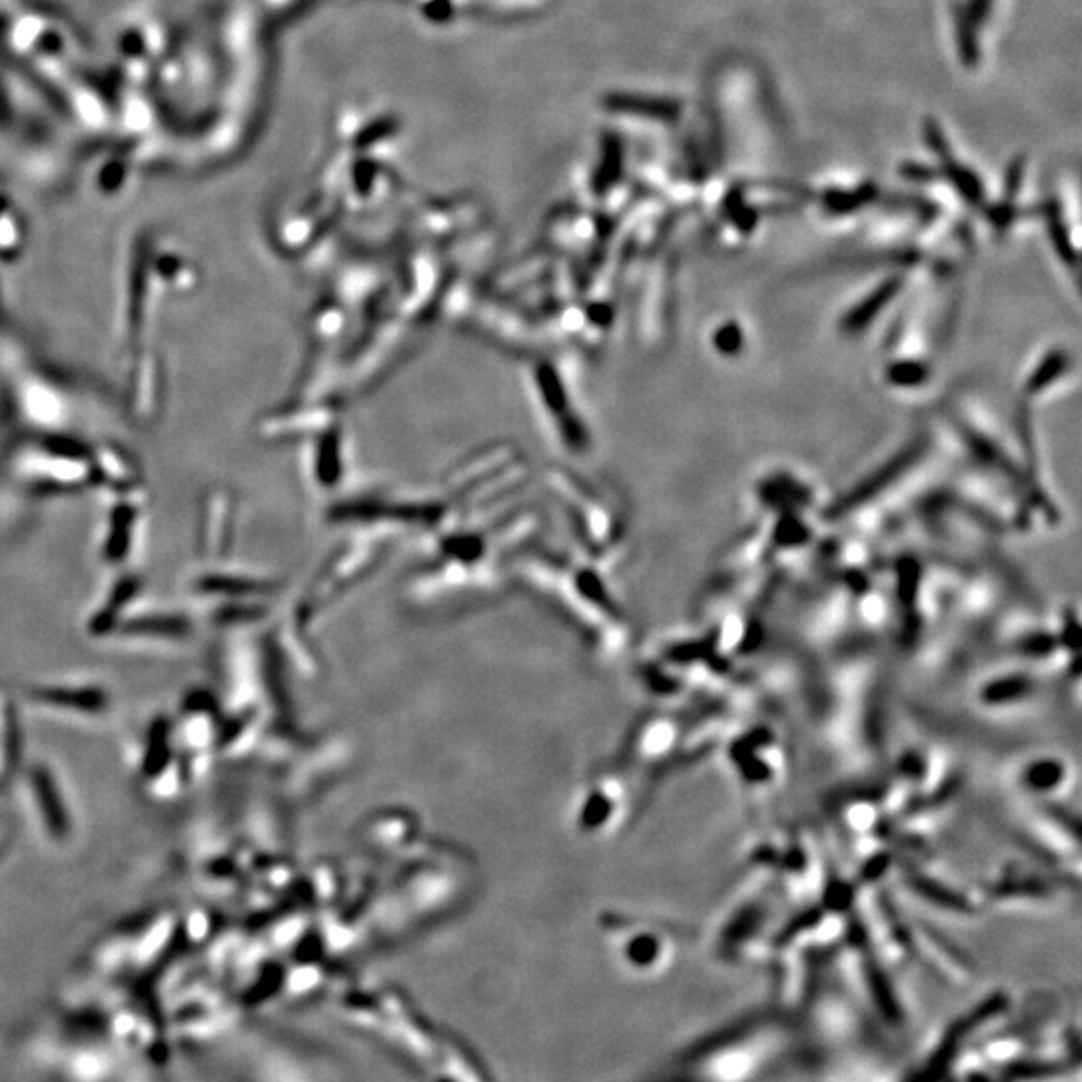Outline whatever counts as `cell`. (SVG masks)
<instances>
[{
    "label": "cell",
    "mask_w": 1082,
    "mask_h": 1082,
    "mask_svg": "<svg viewBox=\"0 0 1082 1082\" xmlns=\"http://www.w3.org/2000/svg\"><path fill=\"white\" fill-rule=\"evenodd\" d=\"M1074 375V357L1064 345H1052L1038 353L1026 371L1022 389L1028 399L1050 397L1058 385Z\"/></svg>",
    "instance_id": "1"
},
{
    "label": "cell",
    "mask_w": 1082,
    "mask_h": 1082,
    "mask_svg": "<svg viewBox=\"0 0 1082 1082\" xmlns=\"http://www.w3.org/2000/svg\"><path fill=\"white\" fill-rule=\"evenodd\" d=\"M904 289V279L900 275H892L884 279L876 289H872L862 301L854 303L846 315L840 319V331L848 333H860L866 331V325L872 323L884 307H888Z\"/></svg>",
    "instance_id": "2"
},
{
    "label": "cell",
    "mask_w": 1082,
    "mask_h": 1082,
    "mask_svg": "<svg viewBox=\"0 0 1082 1082\" xmlns=\"http://www.w3.org/2000/svg\"><path fill=\"white\" fill-rule=\"evenodd\" d=\"M33 790H35V796L39 800V806L43 810V816H45V822H47L49 830L55 836H65L67 830H69V818H67V812H65V804H63V800L59 796V788H57L53 776L45 768L35 770V774H33Z\"/></svg>",
    "instance_id": "3"
},
{
    "label": "cell",
    "mask_w": 1082,
    "mask_h": 1082,
    "mask_svg": "<svg viewBox=\"0 0 1082 1082\" xmlns=\"http://www.w3.org/2000/svg\"><path fill=\"white\" fill-rule=\"evenodd\" d=\"M878 201L876 183H864L856 189H826L820 195L822 209L832 217L852 215Z\"/></svg>",
    "instance_id": "4"
},
{
    "label": "cell",
    "mask_w": 1082,
    "mask_h": 1082,
    "mask_svg": "<svg viewBox=\"0 0 1082 1082\" xmlns=\"http://www.w3.org/2000/svg\"><path fill=\"white\" fill-rule=\"evenodd\" d=\"M940 177L946 179L962 197V201L970 207H982L986 193L982 187L980 177L968 169L966 165L958 163L954 157H948L940 163Z\"/></svg>",
    "instance_id": "5"
},
{
    "label": "cell",
    "mask_w": 1082,
    "mask_h": 1082,
    "mask_svg": "<svg viewBox=\"0 0 1082 1082\" xmlns=\"http://www.w3.org/2000/svg\"><path fill=\"white\" fill-rule=\"evenodd\" d=\"M1042 217L1046 221V227H1048V235H1050V241L1058 253V257L1072 269H1076L1078 265V253L1070 241V235H1068V227L1064 223V215H1062V207L1060 203L1052 197V199H1046L1044 207H1042Z\"/></svg>",
    "instance_id": "6"
},
{
    "label": "cell",
    "mask_w": 1082,
    "mask_h": 1082,
    "mask_svg": "<svg viewBox=\"0 0 1082 1082\" xmlns=\"http://www.w3.org/2000/svg\"><path fill=\"white\" fill-rule=\"evenodd\" d=\"M952 15H954V25H956V45H958L960 63L966 69H976L980 63V45H978V35H976L978 27L970 19L964 3H960V0H956V3L952 5Z\"/></svg>",
    "instance_id": "7"
},
{
    "label": "cell",
    "mask_w": 1082,
    "mask_h": 1082,
    "mask_svg": "<svg viewBox=\"0 0 1082 1082\" xmlns=\"http://www.w3.org/2000/svg\"><path fill=\"white\" fill-rule=\"evenodd\" d=\"M1064 768L1056 760H1036L1022 772V784L1030 792H1052L1062 782Z\"/></svg>",
    "instance_id": "8"
},
{
    "label": "cell",
    "mask_w": 1082,
    "mask_h": 1082,
    "mask_svg": "<svg viewBox=\"0 0 1082 1082\" xmlns=\"http://www.w3.org/2000/svg\"><path fill=\"white\" fill-rule=\"evenodd\" d=\"M722 209H724V215L734 223V227L742 235H750L756 229L758 221H760L758 211L752 205L746 203L744 191L740 187H734L724 195Z\"/></svg>",
    "instance_id": "9"
},
{
    "label": "cell",
    "mask_w": 1082,
    "mask_h": 1082,
    "mask_svg": "<svg viewBox=\"0 0 1082 1082\" xmlns=\"http://www.w3.org/2000/svg\"><path fill=\"white\" fill-rule=\"evenodd\" d=\"M746 343H748L746 331L736 319H728L712 331V347L724 357L740 355Z\"/></svg>",
    "instance_id": "10"
},
{
    "label": "cell",
    "mask_w": 1082,
    "mask_h": 1082,
    "mask_svg": "<svg viewBox=\"0 0 1082 1082\" xmlns=\"http://www.w3.org/2000/svg\"><path fill=\"white\" fill-rule=\"evenodd\" d=\"M45 700L59 706H75V708H85V710H97L103 706V696L93 690H79V692L53 690L47 694Z\"/></svg>",
    "instance_id": "11"
},
{
    "label": "cell",
    "mask_w": 1082,
    "mask_h": 1082,
    "mask_svg": "<svg viewBox=\"0 0 1082 1082\" xmlns=\"http://www.w3.org/2000/svg\"><path fill=\"white\" fill-rule=\"evenodd\" d=\"M922 133H924V141H926L928 149L936 155V159H938L940 163L946 161L948 157H952L950 145H948V141H946V135H944V131H942V127H940V123H938L936 119H932V117L924 119V123H922Z\"/></svg>",
    "instance_id": "12"
},
{
    "label": "cell",
    "mask_w": 1082,
    "mask_h": 1082,
    "mask_svg": "<svg viewBox=\"0 0 1082 1082\" xmlns=\"http://www.w3.org/2000/svg\"><path fill=\"white\" fill-rule=\"evenodd\" d=\"M1024 173H1026V157L1016 155L1008 163V169H1006V175H1004V201L1006 203H1014V199L1020 195Z\"/></svg>",
    "instance_id": "13"
},
{
    "label": "cell",
    "mask_w": 1082,
    "mask_h": 1082,
    "mask_svg": "<svg viewBox=\"0 0 1082 1082\" xmlns=\"http://www.w3.org/2000/svg\"><path fill=\"white\" fill-rule=\"evenodd\" d=\"M898 173H900L902 179L918 183V185L932 183V181L940 179V169H934V167H928V165H922V163H916V161L902 163Z\"/></svg>",
    "instance_id": "14"
},
{
    "label": "cell",
    "mask_w": 1082,
    "mask_h": 1082,
    "mask_svg": "<svg viewBox=\"0 0 1082 1082\" xmlns=\"http://www.w3.org/2000/svg\"><path fill=\"white\" fill-rule=\"evenodd\" d=\"M970 19L974 21L976 27H982L984 23H988L990 15H992V7H994V0H968V3H964Z\"/></svg>",
    "instance_id": "15"
}]
</instances>
